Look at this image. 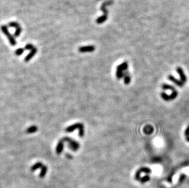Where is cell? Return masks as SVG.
<instances>
[{
    "label": "cell",
    "mask_w": 189,
    "mask_h": 188,
    "mask_svg": "<svg viewBox=\"0 0 189 188\" xmlns=\"http://www.w3.org/2000/svg\"><path fill=\"white\" fill-rule=\"evenodd\" d=\"M178 95V92L177 90H174V91H173L172 93L171 94V95H170V100H174V99H175V98H177Z\"/></svg>",
    "instance_id": "cell-16"
},
{
    "label": "cell",
    "mask_w": 189,
    "mask_h": 188,
    "mask_svg": "<svg viewBox=\"0 0 189 188\" xmlns=\"http://www.w3.org/2000/svg\"><path fill=\"white\" fill-rule=\"evenodd\" d=\"M34 48V47L32 44H27V45L25 46V50H32Z\"/></svg>",
    "instance_id": "cell-20"
},
{
    "label": "cell",
    "mask_w": 189,
    "mask_h": 188,
    "mask_svg": "<svg viewBox=\"0 0 189 188\" xmlns=\"http://www.w3.org/2000/svg\"><path fill=\"white\" fill-rule=\"evenodd\" d=\"M162 87L163 90H170L172 92L175 90V89H174V87L173 86H171L170 84H163L162 86Z\"/></svg>",
    "instance_id": "cell-12"
},
{
    "label": "cell",
    "mask_w": 189,
    "mask_h": 188,
    "mask_svg": "<svg viewBox=\"0 0 189 188\" xmlns=\"http://www.w3.org/2000/svg\"><path fill=\"white\" fill-rule=\"evenodd\" d=\"M1 29L2 32L6 35L7 38L8 39L9 43H11V45L12 46H14L17 44V42L15 40L14 36H12L11 34L10 33L9 31H8L7 26H6V25H2L1 27Z\"/></svg>",
    "instance_id": "cell-2"
},
{
    "label": "cell",
    "mask_w": 189,
    "mask_h": 188,
    "mask_svg": "<svg viewBox=\"0 0 189 188\" xmlns=\"http://www.w3.org/2000/svg\"><path fill=\"white\" fill-rule=\"evenodd\" d=\"M124 82L125 84H129L131 81V77L130 76V74L129 73V72L127 70L124 72Z\"/></svg>",
    "instance_id": "cell-11"
},
{
    "label": "cell",
    "mask_w": 189,
    "mask_h": 188,
    "mask_svg": "<svg viewBox=\"0 0 189 188\" xmlns=\"http://www.w3.org/2000/svg\"><path fill=\"white\" fill-rule=\"evenodd\" d=\"M37 130H38V128H37L36 126H31V127L29 128L27 130V133H34V132L36 131Z\"/></svg>",
    "instance_id": "cell-17"
},
{
    "label": "cell",
    "mask_w": 189,
    "mask_h": 188,
    "mask_svg": "<svg viewBox=\"0 0 189 188\" xmlns=\"http://www.w3.org/2000/svg\"><path fill=\"white\" fill-rule=\"evenodd\" d=\"M149 177L148 175H146V176H145V177H143V178H142L141 179V181L142 183H145V182H146V181H149Z\"/></svg>",
    "instance_id": "cell-19"
},
{
    "label": "cell",
    "mask_w": 189,
    "mask_h": 188,
    "mask_svg": "<svg viewBox=\"0 0 189 188\" xmlns=\"http://www.w3.org/2000/svg\"><path fill=\"white\" fill-rule=\"evenodd\" d=\"M96 48L94 45L85 46V47H81L79 48V51L80 53H87V52H93L95 50Z\"/></svg>",
    "instance_id": "cell-4"
},
{
    "label": "cell",
    "mask_w": 189,
    "mask_h": 188,
    "mask_svg": "<svg viewBox=\"0 0 189 188\" xmlns=\"http://www.w3.org/2000/svg\"><path fill=\"white\" fill-rule=\"evenodd\" d=\"M63 141H61L59 142L58 143L57 145V147H56V151H57L58 154H60L61 153V151H63Z\"/></svg>",
    "instance_id": "cell-13"
},
{
    "label": "cell",
    "mask_w": 189,
    "mask_h": 188,
    "mask_svg": "<svg viewBox=\"0 0 189 188\" xmlns=\"http://www.w3.org/2000/svg\"><path fill=\"white\" fill-rule=\"evenodd\" d=\"M160 95H161V97L163 99V100H165V101H171V100H170V95H168V94H166L165 92H162L161 94H160Z\"/></svg>",
    "instance_id": "cell-15"
},
{
    "label": "cell",
    "mask_w": 189,
    "mask_h": 188,
    "mask_svg": "<svg viewBox=\"0 0 189 188\" xmlns=\"http://www.w3.org/2000/svg\"><path fill=\"white\" fill-rule=\"evenodd\" d=\"M184 134H185V136L186 137L189 136V125L187 127L186 130H185V132H184Z\"/></svg>",
    "instance_id": "cell-22"
},
{
    "label": "cell",
    "mask_w": 189,
    "mask_h": 188,
    "mask_svg": "<svg viewBox=\"0 0 189 188\" xmlns=\"http://www.w3.org/2000/svg\"><path fill=\"white\" fill-rule=\"evenodd\" d=\"M128 67L129 65L127 62H124L117 67L116 76V78L118 79H121L124 76V72L127 70Z\"/></svg>",
    "instance_id": "cell-1"
},
{
    "label": "cell",
    "mask_w": 189,
    "mask_h": 188,
    "mask_svg": "<svg viewBox=\"0 0 189 188\" xmlns=\"http://www.w3.org/2000/svg\"><path fill=\"white\" fill-rule=\"evenodd\" d=\"M23 52H24L23 48H18L15 51V54H17V56H20L21 55Z\"/></svg>",
    "instance_id": "cell-18"
},
{
    "label": "cell",
    "mask_w": 189,
    "mask_h": 188,
    "mask_svg": "<svg viewBox=\"0 0 189 188\" xmlns=\"http://www.w3.org/2000/svg\"><path fill=\"white\" fill-rule=\"evenodd\" d=\"M144 132L147 134H151L153 132V128L149 125L145 126L144 128Z\"/></svg>",
    "instance_id": "cell-14"
},
{
    "label": "cell",
    "mask_w": 189,
    "mask_h": 188,
    "mask_svg": "<svg viewBox=\"0 0 189 188\" xmlns=\"http://www.w3.org/2000/svg\"><path fill=\"white\" fill-rule=\"evenodd\" d=\"M41 165H42V164L40 163V162H39V163H37L36 164H35L34 166L32 167V170H35L36 169H38V167H39L40 166H41Z\"/></svg>",
    "instance_id": "cell-21"
},
{
    "label": "cell",
    "mask_w": 189,
    "mask_h": 188,
    "mask_svg": "<svg viewBox=\"0 0 189 188\" xmlns=\"http://www.w3.org/2000/svg\"><path fill=\"white\" fill-rule=\"evenodd\" d=\"M185 140L189 142V136H187V137H185Z\"/></svg>",
    "instance_id": "cell-23"
},
{
    "label": "cell",
    "mask_w": 189,
    "mask_h": 188,
    "mask_svg": "<svg viewBox=\"0 0 189 188\" xmlns=\"http://www.w3.org/2000/svg\"><path fill=\"white\" fill-rule=\"evenodd\" d=\"M176 72H178V73L179 75L180 78H181V81L183 82L184 83H185L187 81V77L185 76L184 72L183 70L181 67H177L176 68Z\"/></svg>",
    "instance_id": "cell-8"
},
{
    "label": "cell",
    "mask_w": 189,
    "mask_h": 188,
    "mask_svg": "<svg viewBox=\"0 0 189 188\" xmlns=\"http://www.w3.org/2000/svg\"><path fill=\"white\" fill-rule=\"evenodd\" d=\"M168 78L169 80L173 82V83H174V84H175L176 86H178V87H182L184 86V83L183 82L181 81V80H178V79H177L176 78H174L173 76H172V75H168Z\"/></svg>",
    "instance_id": "cell-5"
},
{
    "label": "cell",
    "mask_w": 189,
    "mask_h": 188,
    "mask_svg": "<svg viewBox=\"0 0 189 188\" xmlns=\"http://www.w3.org/2000/svg\"><path fill=\"white\" fill-rule=\"evenodd\" d=\"M83 126L82 124H80V123H76L75 125H71L69 127L67 128V129L65 130V131L67 132H71L72 131H74L75 129H76L77 128H80L81 127H82Z\"/></svg>",
    "instance_id": "cell-10"
},
{
    "label": "cell",
    "mask_w": 189,
    "mask_h": 188,
    "mask_svg": "<svg viewBox=\"0 0 189 188\" xmlns=\"http://www.w3.org/2000/svg\"><path fill=\"white\" fill-rule=\"evenodd\" d=\"M151 169H149V168L147 167L141 168V169H140L139 170L136 172V175H135V178H136V179H137V180H140V173H141V172H145V173H151Z\"/></svg>",
    "instance_id": "cell-7"
},
{
    "label": "cell",
    "mask_w": 189,
    "mask_h": 188,
    "mask_svg": "<svg viewBox=\"0 0 189 188\" xmlns=\"http://www.w3.org/2000/svg\"><path fill=\"white\" fill-rule=\"evenodd\" d=\"M113 1H106L102 3L101 7H100V9H101L102 10V12L104 13L103 16L108 17V10H107V9H106V6L112 4H113Z\"/></svg>",
    "instance_id": "cell-6"
},
{
    "label": "cell",
    "mask_w": 189,
    "mask_h": 188,
    "mask_svg": "<svg viewBox=\"0 0 189 188\" xmlns=\"http://www.w3.org/2000/svg\"><path fill=\"white\" fill-rule=\"evenodd\" d=\"M8 25L9 26V27H11V28H15L16 29V31L14 33V36L17 37L18 36L20 35L22 32V29L19 23H18L17 22H15V21H12V22H10L8 24Z\"/></svg>",
    "instance_id": "cell-3"
},
{
    "label": "cell",
    "mask_w": 189,
    "mask_h": 188,
    "mask_svg": "<svg viewBox=\"0 0 189 188\" xmlns=\"http://www.w3.org/2000/svg\"><path fill=\"white\" fill-rule=\"evenodd\" d=\"M37 51H38V50H37L36 48H34L33 49H32L30 53H29V54L27 55V56L25 57V62H28V61H29V60L31 59L32 58V57H34V56L35 55V54H36L37 53Z\"/></svg>",
    "instance_id": "cell-9"
}]
</instances>
